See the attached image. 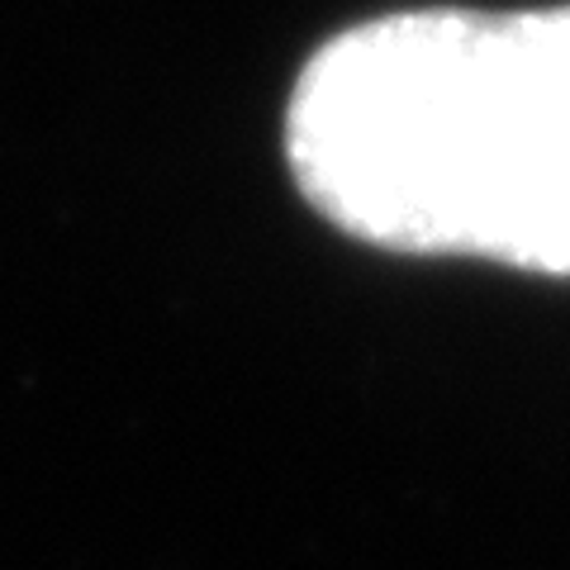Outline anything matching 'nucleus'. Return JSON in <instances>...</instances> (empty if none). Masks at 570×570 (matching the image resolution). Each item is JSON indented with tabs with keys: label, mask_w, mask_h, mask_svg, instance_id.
<instances>
[{
	"label": "nucleus",
	"mask_w": 570,
	"mask_h": 570,
	"mask_svg": "<svg viewBox=\"0 0 570 570\" xmlns=\"http://www.w3.org/2000/svg\"><path fill=\"white\" fill-rule=\"evenodd\" d=\"M285 148L356 238L570 276V10L352 29L305 67Z\"/></svg>",
	"instance_id": "f257e3e1"
}]
</instances>
